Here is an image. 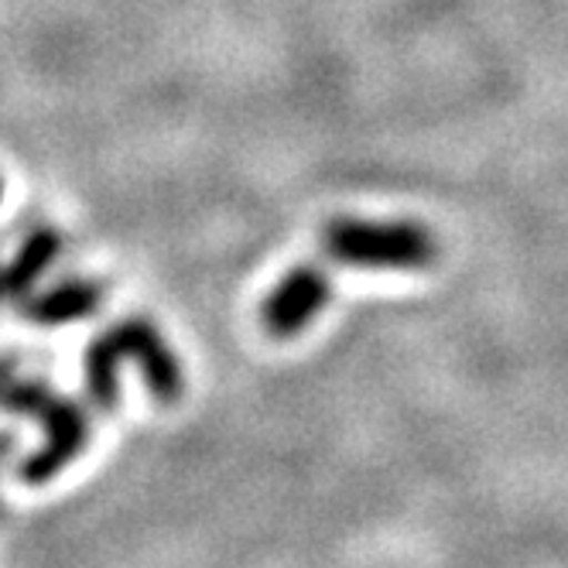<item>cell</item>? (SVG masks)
<instances>
[{
    "label": "cell",
    "instance_id": "obj_3",
    "mask_svg": "<svg viewBox=\"0 0 568 568\" xmlns=\"http://www.w3.org/2000/svg\"><path fill=\"white\" fill-rule=\"evenodd\" d=\"M329 284H333V274L318 257H308L305 264L292 267L274 284V292L261 305L264 333H271L274 339H292L305 333L315 322V315L329 305L333 298Z\"/></svg>",
    "mask_w": 568,
    "mask_h": 568
},
{
    "label": "cell",
    "instance_id": "obj_5",
    "mask_svg": "<svg viewBox=\"0 0 568 568\" xmlns=\"http://www.w3.org/2000/svg\"><path fill=\"white\" fill-rule=\"evenodd\" d=\"M103 305V284L90 277H65L52 288L31 292L21 298V318L34 326H72V322L90 318Z\"/></svg>",
    "mask_w": 568,
    "mask_h": 568
},
{
    "label": "cell",
    "instance_id": "obj_11",
    "mask_svg": "<svg viewBox=\"0 0 568 568\" xmlns=\"http://www.w3.org/2000/svg\"><path fill=\"white\" fill-rule=\"evenodd\" d=\"M0 298H4V267H0Z\"/></svg>",
    "mask_w": 568,
    "mask_h": 568
},
{
    "label": "cell",
    "instance_id": "obj_2",
    "mask_svg": "<svg viewBox=\"0 0 568 568\" xmlns=\"http://www.w3.org/2000/svg\"><path fill=\"white\" fill-rule=\"evenodd\" d=\"M38 422H42L45 442L18 463V479L28 486L52 483L62 469H69L83 456L90 442V408L75 397L55 394L49 408L38 415Z\"/></svg>",
    "mask_w": 568,
    "mask_h": 568
},
{
    "label": "cell",
    "instance_id": "obj_1",
    "mask_svg": "<svg viewBox=\"0 0 568 568\" xmlns=\"http://www.w3.org/2000/svg\"><path fill=\"white\" fill-rule=\"evenodd\" d=\"M315 257L326 267L425 271L438 261V240L422 223L333 220L322 230Z\"/></svg>",
    "mask_w": 568,
    "mask_h": 568
},
{
    "label": "cell",
    "instance_id": "obj_6",
    "mask_svg": "<svg viewBox=\"0 0 568 568\" xmlns=\"http://www.w3.org/2000/svg\"><path fill=\"white\" fill-rule=\"evenodd\" d=\"M62 254V233L55 226H34L21 243L14 257L4 264V298H28L34 284L42 281Z\"/></svg>",
    "mask_w": 568,
    "mask_h": 568
},
{
    "label": "cell",
    "instance_id": "obj_10",
    "mask_svg": "<svg viewBox=\"0 0 568 568\" xmlns=\"http://www.w3.org/2000/svg\"><path fill=\"white\" fill-rule=\"evenodd\" d=\"M14 453H18V438L11 432H0V466H4Z\"/></svg>",
    "mask_w": 568,
    "mask_h": 568
},
{
    "label": "cell",
    "instance_id": "obj_12",
    "mask_svg": "<svg viewBox=\"0 0 568 568\" xmlns=\"http://www.w3.org/2000/svg\"><path fill=\"white\" fill-rule=\"evenodd\" d=\"M0 199H4V179H0Z\"/></svg>",
    "mask_w": 568,
    "mask_h": 568
},
{
    "label": "cell",
    "instance_id": "obj_8",
    "mask_svg": "<svg viewBox=\"0 0 568 568\" xmlns=\"http://www.w3.org/2000/svg\"><path fill=\"white\" fill-rule=\"evenodd\" d=\"M55 397V390L45 384V381H38V377H14L8 384V390L0 394V412L4 415H14V418H38L45 408H49V400Z\"/></svg>",
    "mask_w": 568,
    "mask_h": 568
},
{
    "label": "cell",
    "instance_id": "obj_4",
    "mask_svg": "<svg viewBox=\"0 0 568 568\" xmlns=\"http://www.w3.org/2000/svg\"><path fill=\"white\" fill-rule=\"evenodd\" d=\"M116 333H120V339H124L128 359H134L141 367V377H144L151 397L158 404H175L185 390V381H182L179 356L172 353L165 336H161L148 318L116 322Z\"/></svg>",
    "mask_w": 568,
    "mask_h": 568
},
{
    "label": "cell",
    "instance_id": "obj_7",
    "mask_svg": "<svg viewBox=\"0 0 568 568\" xmlns=\"http://www.w3.org/2000/svg\"><path fill=\"white\" fill-rule=\"evenodd\" d=\"M128 359L124 339H120L116 326L100 333L83 356L87 367V397L97 412H113L120 404V363Z\"/></svg>",
    "mask_w": 568,
    "mask_h": 568
},
{
    "label": "cell",
    "instance_id": "obj_9",
    "mask_svg": "<svg viewBox=\"0 0 568 568\" xmlns=\"http://www.w3.org/2000/svg\"><path fill=\"white\" fill-rule=\"evenodd\" d=\"M18 377V356H0V394Z\"/></svg>",
    "mask_w": 568,
    "mask_h": 568
}]
</instances>
